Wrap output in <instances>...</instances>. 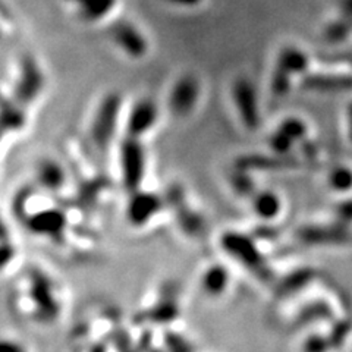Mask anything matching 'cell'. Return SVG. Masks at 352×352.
I'll use <instances>...</instances> for the list:
<instances>
[{
    "label": "cell",
    "instance_id": "obj_6",
    "mask_svg": "<svg viewBox=\"0 0 352 352\" xmlns=\"http://www.w3.org/2000/svg\"><path fill=\"white\" fill-rule=\"evenodd\" d=\"M302 88L318 93L352 91V76L335 74H311L302 80Z\"/></svg>",
    "mask_w": 352,
    "mask_h": 352
},
{
    "label": "cell",
    "instance_id": "obj_14",
    "mask_svg": "<svg viewBox=\"0 0 352 352\" xmlns=\"http://www.w3.org/2000/svg\"><path fill=\"white\" fill-rule=\"evenodd\" d=\"M348 122H349V134L352 138V103L348 107Z\"/></svg>",
    "mask_w": 352,
    "mask_h": 352
},
{
    "label": "cell",
    "instance_id": "obj_12",
    "mask_svg": "<svg viewBox=\"0 0 352 352\" xmlns=\"http://www.w3.org/2000/svg\"><path fill=\"white\" fill-rule=\"evenodd\" d=\"M339 10L340 14H342V16L345 18H352V0H339Z\"/></svg>",
    "mask_w": 352,
    "mask_h": 352
},
{
    "label": "cell",
    "instance_id": "obj_8",
    "mask_svg": "<svg viewBox=\"0 0 352 352\" xmlns=\"http://www.w3.org/2000/svg\"><path fill=\"white\" fill-rule=\"evenodd\" d=\"M78 9V15L85 22L103 19L116 6V0H66Z\"/></svg>",
    "mask_w": 352,
    "mask_h": 352
},
{
    "label": "cell",
    "instance_id": "obj_7",
    "mask_svg": "<svg viewBox=\"0 0 352 352\" xmlns=\"http://www.w3.org/2000/svg\"><path fill=\"white\" fill-rule=\"evenodd\" d=\"M157 116H159V110L156 103L151 100L138 102L134 106V109H132L131 116H129L128 128L131 131V134L142 135L157 122Z\"/></svg>",
    "mask_w": 352,
    "mask_h": 352
},
{
    "label": "cell",
    "instance_id": "obj_11",
    "mask_svg": "<svg viewBox=\"0 0 352 352\" xmlns=\"http://www.w3.org/2000/svg\"><path fill=\"white\" fill-rule=\"evenodd\" d=\"M276 206H278V201L272 195L260 197V200L257 201V213L260 212L266 216H273L274 210H276Z\"/></svg>",
    "mask_w": 352,
    "mask_h": 352
},
{
    "label": "cell",
    "instance_id": "obj_10",
    "mask_svg": "<svg viewBox=\"0 0 352 352\" xmlns=\"http://www.w3.org/2000/svg\"><path fill=\"white\" fill-rule=\"evenodd\" d=\"M352 32V21L349 18L340 16L324 27L323 40L330 44H338L345 41Z\"/></svg>",
    "mask_w": 352,
    "mask_h": 352
},
{
    "label": "cell",
    "instance_id": "obj_4",
    "mask_svg": "<svg viewBox=\"0 0 352 352\" xmlns=\"http://www.w3.org/2000/svg\"><path fill=\"white\" fill-rule=\"evenodd\" d=\"M232 96L242 122L247 128L256 129L260 125V112L254 85L247 78H238L232 87Z\"/></svg>",
    "mask_w": 352,
    "mask_h": 352
},
{
    "label": "cell",
    "instance_id": "obj_13",
    "mask_svg": "<svg viewBox=\"0 0 352 352\" xmlns=\"http://www.w3.org/2000/svg\"><path fill=\"white\" fill-rule=\"evenodd\" d=\"M169 3L178 5V6H186V8H192L201 3V0H168Z\"/></svg>",
    "mask_w": 352,
    "mask_h": 352
},
{
    "label": "cell",
    "instance_id": "obj_9",
    "mask_svg": "<svg viewBox=\"0 0 352 352\" xmlns=\"http://www.w3.org/2000/svg\"><path fill=\"white\" fill-rule=\"evenodd\" d=\"M119 107L120 97L118 94H109L104 98L96 118V131L98 134L107 137L112 132L116 116L119 113Z\"/></svg>",
    "mask_w": 352,
    "mask_h": 352
},
{
    "label": "cell",
    "instance_id": "obj_2",
    "mask_svg": "<svg viewBox=\"0 0 352 352\" xmlns=\"http://www.w3.org/2000/svg\"><path fill=\"white\" fill-rule=\"evenodd\" d=\"M44 82L46 78H44V72L37 58L31 53L22 54L19 59V75L14 90L16 100L25 104L34 102L41 93Z\"/></svg>",
    "mask_w": 352,
    "mask_h": 352
},
{
    "label": "cell",
    "instance_id": "obj_1",
    "mask_svg": "<svg viewBox=\"0 0 352 352\" xmlns=\"http://www.w3.org/2000/svg\"><path fill=\"white\" fill-rule=\"evenodd\" d=\"M308 63H310V59H308L307 53H304L298 47L288 46L282 49L272 78L273 94L282 97L288 93L292 76L305 72Z\"/></svg>",
    "mask_w": 352,
    "mask_h": 352
},
{
    "label": "cell",
    "instance_id": "obj_5",
    "mask_svg": "<svg viewBox=\"0 0 352 352\" xmlns=\"http://www.w3.org/2000/svg\"><path fill=\"white\" fill-rule=\"evenodd\" d=\"M198 97H200V84L192 75H184L175 82L170 97L169 107L175 116H186L192 112Z\"/></svg>",
    "mask_w": 352,
    "mask_h": 352
},
{
    "label": "cell",
    "instance_id": "obj_3",
    "mask_svg": "<svg viewBox=\"0 0 352 352\" xmlns=\"http://www.w3.org/2000/svg\"><path fill=\"white\" fill-rule=\"evenodd\" d=\"M107 36L131 58L138 59L147 53L148 43L146 37L126 19L113 21L107 28Z\"/></svg>",
    "mask_w": 352,
    "mask_h": 352
}]
</instances>
